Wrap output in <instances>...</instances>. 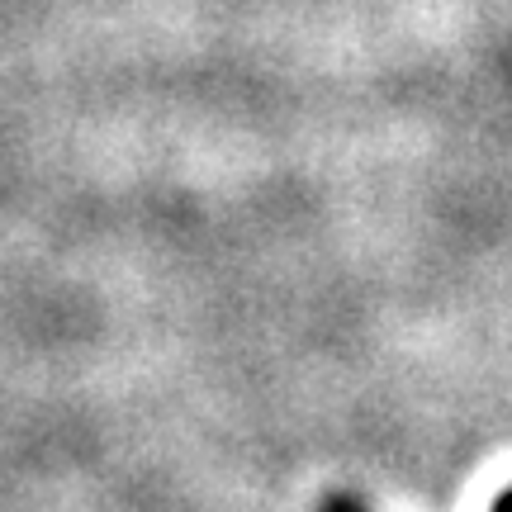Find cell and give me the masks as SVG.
<instances>
[{"label": "cell", "instance_id": "obj_2", "mask_svg": "<svg viewBox=\"0 0 512 512\" xmlns=\"http://www.w3.org/2000/svg\"><path fill=\"white\" fill-rule=\"evenodd\" d=\"M489 512H512V484H508V489H503V494L494 498V508H489Z\"/></svg>", "mask_w": 512, "mask_h": 512}, {"label": "cell", "instance_id": "obj_1", "mask_svg": "<svg viewBox=\"0 0 512 512\" xmlns=\"http://www.w3.org/2000/svg\"><path fill=\"white\" fill-rule=\"evenodd\" d=\"M318 512H370V508L361 503V494H328Z\"/></svg>", "mask_w": 512, "mask_h": 512}]
</instances>
